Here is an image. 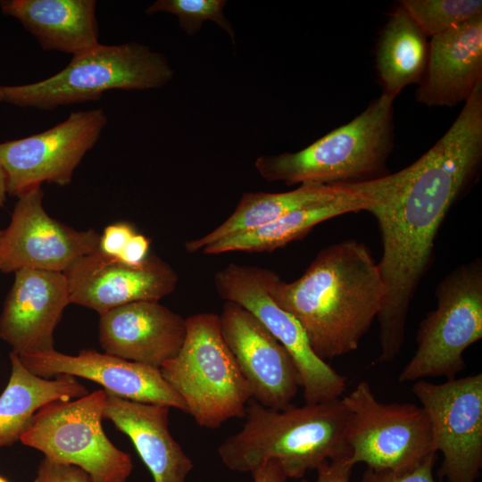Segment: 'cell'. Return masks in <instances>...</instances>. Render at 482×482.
Here are the masks:
<instances>
[{
	"instance_id": "1",
	"label": "cell",
	"mask_w": 482,
	"mask_h": 482,
	"mask_svg": "<svg viewBox=\"0 0 482 482\" xmlns=\"http://www.w3.org/2000/svg\"><path fill=\"white\" fill-rule=\"evenodd\" d=\"M482 110L466 104L447 131L409 166L370 180L382 240L378 263L385 295L377 316L379 362L400 353L411 303L429 269L439 229L478 176Z\"/></svg>"
},
{
	"instance_id": "2",
	"label": "cell",
	"mask_w": 482,
	"mask_h": 482,
	"mask_svg": "<svg viewBox=\"0 0 482 482\" xmlns=\"http://www.w3.org/2000/svg\"><path fill=\"white\" fill-rule=\"evenodd\" d=\"M385 285L366 245L346 239L321 249L292 282L278 276L270 294L304 330L315 353L330 360L358 349L380 311Z\"/></svg>"
},
{
	"instance_id": "3",
	"label": "cell",
	"mask_w": 482,
	"mask_h": 482,
	"mask_svg": "<svg viewBox=\"0 0 482 482\" xmlns=\"http://www.w3.org/2000/svg\"><path fill=\"white\" fill-rule=\"evenodd\" d=\"M243 428L218 448L233 471L252 472L265 461L279 463L287 478H302L323 463L351 454L346 443L348 411L340 399L267 408L251 399Z\"/></svg>"
},
{
	"instance_id": "4",
	"label": "cell",
	"mask_w": 482,
	"mask_h": 482,
	"mask_svg": "<svg viewBox=\"0 0 482 482\" xmlns=\"http://www.w3.org/2000/svg\"><path fill=\"white\" fill-rule=\"evenodd\" d=\"M394 100L385 93L348 123L295 153L262 155L254 162L270 182L345 185L381 178L393 149Z\"/></svg>"
},
{
	"instance_id": "5",
	"label": "cell",
	"mask_w": 482,
	"mask_h": 482,
	"mask_svg": "<svg viewBox=\"0 0 482 482\" xmlns=\"http://www.w3.org/2000/svg\"><path fill=\"white\" fill-rule=\"evenodd\" d=\"M174 71L167 58L130 42L102 45L73 55L58 73L37 82L4 86V102L51 111L100 99L110 90H148L167 85Z\"/></svg>"
},
{
	"instance_id": "6",
	"label": "cell",
	"mask_w": 482,
	"mask_h": 482,
	"mask_svg": "<svg viewBox=\"0 0 482 482\" xmlns=\"http://www.w3.org/2000/svg\"><path fill=\"white\" fill-rule=\"evenodd\" d=\"M160 371L202 428L215 429L244 418L253 399L248 382L222 336L220 316L200 312L186 319V337Z\"/></svg>"
},
{
	"instance_id": "7",
	"label": "cell",
	"mask_w": 482,
	"mask_h": 482,
	"mask_svg": "<svg viewBox=\"0 0 482 482\" xmlns=\"http://www.w3.org/2000/svg\"><path fill=\"white\" fill-rule=\"evenodd\" d=\"M436 307L420 321L417 348L398 380L452 379L465 368L463 353L482 338V262L453 269L435 289Z\"/></svg>"
},
{
	"instance_id": "8",
	"label": "cell",
	"mask_w": 482,
	"mask_h": 482,
	"mask_svg": "<svg viewBox=\"0 0 482 482\" xmlns=\"http://www.w3.org/2000/svg\"><path fill=\"white\" fill-rule=\"evenodd\" d=\"M104 389L49 403L33 416L20 442L45 457L80 468L94 482H127L133 462L104 431Z\"/></svg>"
},
{
	"instance_id": "9",
	"label": "cell",
	"mask_w": 482,
	"mask_h": 482,
	"mask_svg": "<svg viewBox=\"0 0 482 482\" xmlns=\"http://www.w3.org/2000/svg\"><path fill=\"white\" fill-rule=\"evenodd\" d=\"M348 411L346 443L355 465L403 470L437 453L428 418L421 406L384 403L363 380L341 398Z\"/></svg>"
},
{
	"instance_id": "10",
	"label": "cell",
	"mask_w": 482,
	"mask_h": 482,
	"mask_svg": "<svg viewBox=\"0 0 482 482\" xmlns=\"http://www.w3.org/2000/svg\"><path fill=\"white\" fill-rule=\"evenodd\" d=\"M278 275L267 268L229 263L214 276L219 295L249 311L283 345L299 373L305 403L340 399L346 378L320 358L298 321L276 303L270 289Z\"/></svg>"
},
{
	"instance_id": "11",
	"label": "cell",
	"mask_w": 482,
	"mask_h": 482,
	"mask_svg": "<svg viewBox=\"0 0 482 482\" xmlns=\"http://www.w3.org/2000/svg\"><path fill=\"white\" fill-rule=\"evenodd\" d=\"M107 122V115L101 108L79 110L47 130L0 143L7 194L18 197L44 182L69 185Z\"/></svg>"
},
{
	"instance_id": "12",
	"label": "cell",
	"mask_w": 482,
	"mask_h": 482,
	"mask_svg": "<svg viewBox=\"0 0 482 482\" xmlns=\"http://www.w3.org/2000/svg\"><path fill=\"white\" fill-rule=\"evenodd\" d=\"M412 392L425 411L439 470L449 482H475L482 466V374L435 384L417 380Z\"/></svg>"
},
{
	"instance_id": "13",
	"label": "cell",
	"mask_w": 482,
	"mask_h": 482,
	"mask_svg": "<svg viewBox=\"0 0 482 482\" xmlns=\"http://www.w3.org/2000/svg\"><path fill=\"white\" fill-rule=\"evenodd\" d=\"M43 197L41 186L18 196L0 241L1 271L32 269L63 273L98 248L96 231L77 230L50 217Z\"/></svg>"
},
{
	"instance_id": "14",
	"label": "cell",
	"mask_w": 482,
	"mask_h": 482,
	"mask_svg": "<svg viewBox=\"0 0 482 482\" xmlns=\"http://www.w3.org/2000/svg\"><path fill=\"white\" fill-rule=\"evenodd\" d=\"M71 303L92 309L99 315L138 301H159L172 293L179 277L156 255L138 265H129L101 253L98 248L64 272Z\"/></svg>"
},
{
	"instance_id": "15",
	"label": "cell",
	"mask_w": 482,
	"mask_h": 482,
	"mask_svg": "<svg viewBox=\"0 0 482 482\" xmlns=\"http://www.w3.org/2000/svg\"><path fill=\"white\" fill-rule=\"evenodd\" d=\"M220 316L224 340L248 382L253 399L283 410L302 387L299 373L283 345L249 311L226 302Z\"/></svg>"
},
{
	"instance_id": "16",
	"label": "cell",
	"mask_w": 482,
	"mask_h": 482,
	"mask_svg": "<svg viewBox=\"0 0 482 482\" xmlns=\"http://www.w3.org/2000/svg\"><path fill=\"white\" fill-rule=\"evenodd\" d=\"M19 357L29 371L41 378L79 377L101 385L107 393L119 397L162 404L187 413L185 402L165 381L160 369L92 349L81 350L77 355L54 349Z\"/></svg>"
},
{
	"instance_id": "17",
	"label": "cell",
	"mask_w": 482,
	"mask_h": 482,
	"mask_svg": "<svg viewBox=\"0 0 482 482\" xmlns=\"http://www.w3.org/2000/svg\"><path fill=\"white\" fill-rule=\"evenodd\" d=\"M14 273L0 315V338L19 356L54 350V329L71 303L64 273L32 269Z\"/></svg>"
},
{
	"instance_id": "18",
	"label": "cell",
	"mask_w": 482,
	"mask_h": 482,
	"mask_svg": "<svg viewBox=\"0 0 482 482\" xmlns=\"http://www.w3.org/2000/svg\"><path fill=\"white\" fill-rule=\"evenodd\" d=\"M98 331L106 353L160 369L180 350L186 319L159 301H138L101 314Z\"/></svg>"
},
{
	"instance_id": "19",
	"label": "cell",
	"mask_w": 482,
	"mask_h": 482,
	"mask_svg": "<svg viewBox=\"0 0 482 482\" xmlns=\"http://www.w3.org/2000/svg\"><path fill=\"white\" fill-rule=\"evenodd\" d=\"M482 83V14L432 37L416 100L430 107L465 103Z\"/></svg>"
},
{
	"instance_id": "20",
	"label": "cell",
	"mask_w": 482,
	"mask_h": 482,
	"mask_svg": "<svg viewBox=\"0 0 482 482\" xmlns=\"http://www.w3.org/2000/svg\"><path fill=\"white\" fill-rule=\"evenodd\" d=\"M169 412L166 405L106 392L103 417L129 437L154 482H187L194 464L169 430Z\"/></svg>"
},
{
	"instance_id": "21",
	"label": "cell",
	"mask_w": 482,
	"mask_h": 482,
	"mask_svg": "<svg viewBox=\"0 0 482 482\" xmlns=\"http://www.w3.org/2000/svg\"><path fill=\"white\" fill-rule=\"evenodd\" d=\"M4 15L18 20L43 50L76 55L99 44L95 0H4Z\"/></svg>"
},
{
	"instance_id": "22",
	"label": "cell",
	"mask_w": 482,
	"mask_h": 482,
	"mask_svg": "<svg viewBox=\"0 0 482 482\" xmlns=\"http://www.w3.org/2000/svg\"><path fill=\"white\" fill-rule=\"evenodd\" d=\"M372 204L367 181L351 184L345 193L334 199L295 210L268 225L215 242L201 252L205 254L271 252L305 237L325 220L367 211Z\"/></svg>"
},
{
	"instance_id": "23",
	"label": "cell",
	"mask_w": 482,
	"mask_h": 482,
	"mask_svg": "<svg viewBox=\"0 0 482 482\" xmlns=\"http://www.w3.org/2000/svg\"><path fill=\"white\" fill-rule=\"evenodd\" d=\"M10 361L11 375L0 395V449L20 441L35 413L44 405L88 393L74 377L41 378L29 371L12 352Z\"/></svg>"
},
{
	"instance_id": "24",
	"label": "cell",
	"mask_w": 482,
	"mask_h": 482,
	"mask_svg": "<svg viewBox=\"0 0 482 482\" xmlns=\"http://www.w3.org/2000/svg\"><path fill=\"white\" fill-rule=\"evenodd\" d=\"M350 185L305 183L282 193H245L221 224L200 238L187 241L185 248L189 253L202 251L230 236L268 225L295 210L334 199L345 193Z\"/></svg>"
},
{
	"instance_id": "25",
	"label": "cell",
	"mask_w": 482,
	"mask_h": 482,
	"mask_svg": "<svg viewBox=\"0 0 482 482\" xmlns=\"http://www.w3.org/2000/svg\"><path fill=\"white\" fill-rule=\"evenodd\" d=\"M426 34L398 4L389 14L376 52V68L383 93L395 96L407 86L420 83L428 61Z\"/></svg>"
},
{
	"instance_id": "26",
	"label": "cell",
	"mask_w": 482,
	"mask_h": 482,
	"mask_svg": "<svg viewBox=\"0 0 482 482\" xmlns=\"http://www.w3.org/2000/svg\"><path fill=\"white\" fill-rule=\"evenodd\" d=\"M398 4L430 37L482 14L481 0H402Z\"/></svg>"
},
{
	"instance_id": "27",
	"label": "cell",
	"mask_w": 482,
	"mask_h": 482,
	"mask_svg": "<svg viewBox=\"0 0 482 482\" xmlns=\"http://www.w3.org/2000/svg\"><path fill=\"white\" fill-rule=\"evenodd\" d=\"M225 5V0H157L146 8L145 13L163 12L176 15L180 28L187 35L197 33L204 21H212L224 29L234 43V29L223 13Z\"/></svg>"
},
{
	"instance_id": "28",
	"label": "cell",
	"mask_w": 482,
	"mask_h": 482,
	"mask_svg": "<svg viewBox=\"0 0 482 482\" xmlns=\"http://www.w3.org/2000/svg\"><path fill=\"white\" fill-rule=\"evenodd\" d=\"M436 453L427 456L415 466L403 470H373L368 468L361 482H435L433 467Z\"/></svg>"
},
{
	"instance_id": "29",
	"label": "cell",
	"mask_w": 482,
	"mask_h": 482,
	"mask_svg": "<svg viewBox=\"0 0 482 482\" xmlns=\"http://www.w3.org/2000/svg\"><path fill=\"white\" fill-rule=\"evenodd\" d=\"M32 482H94V480L79 467L44 457Z\"/></svg>"
},
{
	"instance_id": "30",
	"label": "cell",
	"mask_w": 482,
	"mask_h": 482,
	"mask_svg": "<svg viewBox=\"0 0 482 482\" xmlns=\"http://www.w3.org/2000/svg\"><path fill=\"white\" fill-rule=\"evenodd\" d=\"M136 233L134 228L126 222L109 225L100 235L98 250L107 256L118 258Z\"/></svg>"
},
{
	"instance_id": "31",
	"label": "cell",
	"mask_w": 482,
	"mask_h": 482,
	"mask_svg": "<svg viewBox=\"0 0 482 482\" xmlns=\"http://www.w3.org/2000/svg\"><path fill=\"white\" fill-rule=\"evenodd\" d=\"M353 466L351 454L327 461L317 469L316 482H350Z\"/></svg>"
},
{
	"instance_id": "32",
	"label": "cell",
	"mask_w": 482,
	"mask_h": 482,
	"mask_svg": "<svg viewBox=\"0 0 482 482\" xmlns=\"http://www.w3.org/2000/svg\"><path fill=\"white\" fill-rule=\"evenodd\" d=\"M149 245L150 240L147 237L136 233L117 259L129 265H138L147 258Z\"/></svg>"
},
{
	"instance_id": "33",
	"label": "cell",
	"mask_w": 482,
	"mask_h": 482,
	"mask_svg": "<svg viewBox=\"0 0 482 482\" xmlns=\"http://www.w3.org/2000/svg\"><path fill=\"white\" fill-rule=\"evenodd\" d=\"M253 482H287V477L276 461L270 460L256 467L252 472ZM300 482H308L303 479Z\"/></svg>"
},
{
	"instance_id": "34",
	"label": "cell",
	"mask_w": 482,
	"mask_h": 482,
	"mask_svg": "<svg viewBox=\"0 0 482 482\" xmlns=\"http://www.w3.org/2000/svg\"><path fill=\"white\" fill-rule=\"evenodd\" d=\"M7 194V174L0 162V207L4 204Z\"/></svg>"
},
{
	"instance_id": "35",
	"label": "cell",
	"mask_w": 482,
	"mask_h": 482,
	"mask_svg": "<svg viewBox=\"0 0 482 482\" xmlns=\"http://www.w3.org/2000/svg\"><path fill=\"white\" fill-rule=\"evenodd\" d=\"M2 102H4V92L2 86H0V103Z\"/></svg>"
},
{
	"instance_id": "36",
	"label": "cell",
	"mask_w": 482,
	"mask_h": 482,
	"mask_svg": "<svg viewBox=\"0 0 482 482\" xmlns=\"http://www.w3.org/2000/svg\"><path fill=\"white\" fill-rule=\"evenodd\" d=\"M0 482H8L4 477L0 476Z\"/></svg>"
},
{
	"instance_id": "37",
	"label": "cell",
	"mask_w": 482,
	"mask_h": 482,
	"mask_svg": "<svg viewBox=\"0 0 482 482\" xmlns=\"http://www.w3.org/2000/svg\"><path fill=\"white\" fill-rule=\"evenodd\" d=\"M2 235H3V231L0 230V241H1Z\"/></svg>"
}]
</instances>
